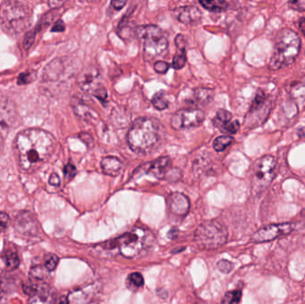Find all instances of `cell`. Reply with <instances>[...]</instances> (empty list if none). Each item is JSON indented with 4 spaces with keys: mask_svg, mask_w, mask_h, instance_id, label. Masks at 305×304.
Returning <instances> with one entry per match:
<instances>
[{
    "mask_svg": "<svg viewBox=\"0 0 305 304\" xmlns=\"http://www.w3.org/2000/svg\"><path fill=\"white\" fill-rule=\"evenodd\" d=\"M126 4H127V2H125V1H120V0H114V1H112V2H111V5L113 6V8H114V9H118V10L121 9Z\"/></svg>",
    "mask_w": 305,
    "mask_h": 304,
    "instance_id": "cell-44",
    "label": "cell"
},
{
    "mask_svg": "<svg viewBox=\"0 0 305 304\" xmlns=\"http://www.w3.org/2000/svg\"><path fill=\"white\" fill-rule=\"evenodd\" d=\"M233 141V137H230V136H220V137H217L213 142V148L216 152H222L230 145H231Z\"/></svg>",
    "mask_w": 305,
    "mask_h": 304,
    "instance_id": "cell-27",
    "label": "cell"
},
{
    "mask_svg": "<svg viewBox=\"0 0 305 304\" xmlns=\"http://www.w3.org/2000/svg\"><path fill=\"white\" fill-rule=\"evenodd\" d=\"M100 72L96 66H89L79 72L77 83L79 89L86 93L92 94L100 85Z\"/></svg>",
    "mask_w": 305,
    "mask_h": 304,
    "instance_id": "cell-12",
    "label": "cell"
},
{
    "mask_svg": "<svg viewBox=\"0 0 305 304\" xmlns=\"http://www.w3.org/2000/svg\"><path fill=\"white\" fill-rule=\"evenodd\" d=\"M175 43H176V46H177L178 50L185 51L186 47H187V40H186L184 35H177V37L175 38Z\"/></svg>",
    "mask_w": 305,
    "mask_h": 304,
    "instance_id": "cell-40",
    "label": "cell"
},
{
    "mask_svg": "<svg viewBox=\"0 0 305 304\" xmlns=\"http://www.w3.org/2000/svg\"><path fill=\"white\" fill-rule=\"evenodd\" d=\"M301 48V38L290 29H282L276 37L274 51L272 53L269 67L277 71L292 65L298 55Z\"/></svg>",
    "mask_w": 305,
    "mask_h": 304,
    "instance_id": "cell-4",
    "label": "cell"
},
{
    "mask_svg": "<svg viewBox=\"0 0 305 304\" xmlns=\"http://www.w3.org/2000/svg\"><path fill=\"white\" fill-rule=\"evenodd\" d=\"M31 11L20 1H5L0 6V24L11 36H19L29 27Z\"/></svg>",
    "mask_w": 305,
    "mask_h": 304,
    "instance_id": "cell-5",
    "label": "cell"
},
{
    "mask_svg": "<svg viewBox=\"0 0 305 304\" xmlns=\"http://www.w3.org/2000/svg\"><path fill=\"white\" fill-rule=\"evenodd\" d=\"M14 228L24 236H34L38 233L36 219L29 212H21L16 216Z\"/></svg>",
    "mask_w": 305,
    "mask_h": 304,
    "instance_id": "cell-13",
    "label": "cell"
},
{
    "mask_svg": "<svg viewBox=\"0 0 305 304\" xmlns=\"http://www.w3.org/2000/svg\"><path fill=\"white\" fill-rule=\"evenodd\" d=\"M58 262V257L55 254H49L45 260V268L48 271H53L55 270Z\"/></svg>",
    "mask_w": 305,
    "mask_h": 304,
    "instance_id": "cell-32",
    "label": "cell"
},
{
    "mask_svg": "<svg viewBox=\"0 0 305 304\" xmlns=\"http://www.w3.org/2000/svg\"><path fill=\"white\" fill-rule=\"evenodd\" d=\"M206 119V114L197 108L179 110L172 117V127L174 130L190 129L200 126Z\"/></svg>",
    "mask_w": 305,
    "mask_h": 304,
    "instance_id": "cell-10",
    "label": "cell"
},
{
    "mask_svg": "<svg viewBox=\"0 0 305 304\" xmlns=\"http://www.w3.org/2000/svg\"><path fill=\"white\" fill-rule=\"evenodd\" d=\"M66 30V24L62 20H59L55 23V25L52 28L53 32H62Z\"/></svg>",
    "mask_w": 305,
    "mask_h": 304,
    "instance_id": "cell-42",
    "label": "cell"
},
{
    "mask_svg": "<svg viewBox=\"0 0 305 304\" xmlns=\"http://www.w3.org/2000/svg\"><path fill=\"white\" fill-rule=\"evenodd\" d=\"M101 168L105 174L111 177H116L123 171L124 164L119 158L107 156L101 161Z\"/></svg>",
    "mask_w": 305,
    "mask_h": 304,
    "instance_id": "cell-19",
    "label": "cell"
},
{
    "mask_svg": "<svg viewBox=\"0 0 305 304\" xmlns=\"http://www.w3.org/2000/svg\"><path fill=\"white\" fill-rule=\"evenodd\" d=\"M154 243V236L147 229L136 228L115 239L107 241L96 248L117 251L126 258L133 259L147 253Z\"/></svg>",
    "mask_w": 305,
    "mask_h": 304,
    "instance_id": "cell-2",
    "label": "cell"
},
{
    "mask_svg": "<svg viewBox=\"0 0 305 304\" xmlns=\"http://www.w3.org/2000/svg\"><path fill=\"white\" fill-rule=\"evenodd\" d=\"M96 288L92 286H89L86 288L73 291L72 294L69 295V301L71 304H86L91 300L94 292Z\"/></svg>",
    "mask_w": 305,
    "mask_h": 304,
    "instance_id": "cell-20",
    "label": "cell"
},
{
    "mask_svg": "<svg viewBox=\"0 0 305 304\" xmlns=\"http://www.w3.org/2000/svg\"><path fill=\"white\" fill-rule=\"evenodd\" d=\"M55 140L51 134L40 129H27L18 134L14 149L22 171L32 172L51 156Z\"/></svg>",
    "mask_w": 305,
    "mask_h": 304,
    "instance_id": "cell-1",
    "label": "cell"
},
{
    "mask_svg": "<svg viewBox=\"0 0 305 304\" xmlns=\"http://www.w3.org/2000/svg\"><path fill=\"white\" fill-rule=\"evenodd\" d=\"M290 96L292 99L302 103L305 101V75L295 80L290 86Z\"/></svg>",
    "mask_w": 305,
    "mask_h": 304,
    "instance_id": "cell-21",
    "label": "cell"
},
{
    "mask_svg": "<svg viewBox=\"0 0 305 304\" xmlns=\"http://www.w3.org/2000/svg\"><path fill=\"white\" fill-rule=\"evenodd\" d=\"M213 96V90L206 88H198L195 90L194 93V99L196 103L200 105H206L209 103Z\"/></svg>",
    "mask_w": 305,
    "mask_h": 304,
    "instance_id": "cell-23",
    "label": "cell"
},
{
    "mask_svg": "<svg viewBox=\"0 0 305 304\" xmlns=\"http://www.w3.org/2000/svg\"><path fill=\"white\" fill-rule=\"evenodd\" d=\"M15 107L10 100L0 98V129L9 130L15 120Z\"/></svg>",
    "mask_w": 305,
    "mask_h": 304,
    "instance_id": "cell-16",
    "label": "cell"
},
{
    "mask_svg": "<svg viewBox=\"0 0 305 304\" xmlns=\"http://www.w3.org/2000/svg\"><path fill=\"white\" fill-rule=\"evenodd\" d=\"M3 147H4V139L3 137H2V135L0 133V154L2 153V150H3Z\"/></svg>",
    "mask_w": 305,
    "mask_h": 304,
    "instance_id": "cell-48",
    "label": "cell"
},
{
    "mask_svg": "<svg viewBox=\"0 0 305 304\" xmlns=\"http://www.w3.org/2000/svg\"><path fill=\"white\" fill-rule=\"evenodd\" d=\"M241 298H242L241 291H230L224 295L221 304H239Z\"/></svg>",
    "mask_w": 305,
    "mask_h": 304,
    "instance_id": "cell-29",
    "label": "cell"
},
{
    "mask_svg": "<svg viewBox=\"0 0 305 304\" xmlns=\"http://www.w3.org/2000/svg\"><path fill=\"white\" fill-rule=\"evenodd\" d=\"M187 63V55L185 51L178 50V53L175 55L174 58L172 60V67L175 70H180L185 66Z\"/></svg>",
    "mask_w": 305,
    "mask_h": 304,
    "instance_id": "cell-30",
    "label": "cell"
},
{
    "mask_svg": "<svg viewBox=\"0 0 305 304\" xmlns=\"http://www.w3.org/2000/svg\"><path fill=\"white\" fill-rule=\"evenodd\" d=\"M288 5L295 10H305V1H302V0H300V1H290V2H288Z\"/></svg>",
    "mask_w": 305,
    "mask_h": 304,
    "instance_id": "cell-41",
    "label": "cell"
},
{
    "mask_svg": "<svg viewBox=\"0 0 305 304\" xmlns=\"http://www.w3.org/2000/svg\"><path fill=\"white\" fill-rule=\"evenodd\" d=\"M178 18L182 24L194 25L198 24L202 19V12L197 7L192 6L181 7L179 9Z\"/></svg>",
    "mask_w": 305,
    "mask_h": 304,
    "instance_id": "cell-18",
    "label": "cell"
},
{
    "mask_svg": "<svg viewBox=\"0 0 305 304\" xmlns=\"http://www.w3.org/2000/svg\"><path fill=\"white\" fill-rule=\"evenodd\" d=\"M65 2H61V1H49L48 5L50 6L52 8H56V7H60Z\"/></svg>",
    "mask_w": 305,
    "mask_h": 304,
    "instance_id": "cell-46",
    "label": "cell"
},
{
    "mask_svg": "<svg viewBox=\"0 0 305 304\" xmlns=\"http://www.w3.org/2000/svg\"><path fill=\"white\" fill-rule=\"evenodd\" d=\"M160 139V125L149 117H140L135 120L129 130L127 140L131 150L136 154L150 153Z\"/></svg>",
    "mask_w": 305,
    "mask_h": 304,
    "instance_id": "cell-3",
    "label": "cell"
},
{
    "mask_svg": "<svg viewBox=\"0 0 305 304\" xmlns=\"http://www.w3.org/2000/svg\"><path fill=\"white\" fill-rule=\"evenodd\" d=\"M154 71L158 73H166L170 68L168 63L164 61H157L154 65Z\"/></svg>",
    "mask_w": 305,
    "mask_h": 304,
    "instance_id": "cell-37",
    "label": "cell"
},
{
    "mask_svg": "<svg viewBox=\"0 0 305 304\" xmlns=\"http://www.w3.org/2000/svg\"><path fill=\"white\" fill-rule=\"evenodd\" d=\"M48 182H49V184L51 185V186L58 187L60 183H61V180H60L58 175L56 174V173H52L51 176L49 177Z\"/></svg>",
    "mask_w": 305,
    "mask_h": 304,
    "instance_id": "cell-43",
    "label": "cell"
},
{
    "mask_svg": "<svg viewBox=\"0 0 305 304\" xmlns=\"http://www.w3.org/2000/svg\"><path fill=\"white\" fill-rule=\"evenodd\" d=\"M72 106L74 113L83 120H91L95 117V114H96L93 113L92 110L89 109L86 105L79 101H72Z\"/></svg>",
    "mask_w": 305,
    "mask_h": 304,
    "instance_id": "cell-22",
    "label": "cell"
},
{
    "mask_svg": "<svg viewBox=\"0 0 305 304\" xmlns=\"http://www.w3.org/2000/svg\"><path fill=\"white\" fill-rule=\"evenodd\" d=\"M200 5L206 8L207 10L219 13L221 11H224L228 7V3L225 1H219V0H210V1H200Z\"/></svg>",
    "mask_w": 305,
    "mask_h": 304,
    "instance_id": "cell-24",
    "label": "cell"
},
{
    "mask_svg": "<svg viewBox=\"0 0 305 304\" xmlns=\"http://www.w3.org/2000/svg\"><path fill=\"white\" fill-rule=\"evenodd\" d=\"M171 165V159L167 156L158 158L154 161L145 164L140 169H144L143 171L147 174H151L157 178H166L168 173L169 167Z\"/></svg>",
    "mask_w": 305,
    "mask_h": 304,
    "instance_id": "cell-15",
    "label": "cell"
},
{
    "mask_svg": "<svg viewBox=\"0 0 305 304\" xmlns=\"http://www.w3.org/2000/svg\"><path fill=\"white\" fill-rule=\"evenodd\" d=\"M228 231L219 221H206L199 226L195 234L196 244L202 249H215L225 245Z\"/></svg>",
    "mask_w": 305,
    "mask_h": 304,
    "instance_id": "cell-8",
    "label": "cell"
},
{
    "mask_svg": "<svg viewBox=\"0 0 305 304\" xmlns=\"http://www.w3.org/2000/svg\"><path fill=\"white\" fill-rule=\"evenodd\" d=\"M232 115L226 110L219 109L217 112L216 117L213 119V125L218 128L221 132L226 134L237 133L239 130V123L237 120L231 121Z\"/></svg>",
    "mask_w": 305,
    "mask_h": 304,
    "instance_id": "cell-14",
    "label": "cell"
},
{
    "mask_svg": "<svg viewBox=\"0 0 305 304\" xmlns=\"http://www.w3.org/2000/svg\"><path fill=\"white\" fill-rule=\"evenodd\" d=\"M299 25H300V28H301V30H302V32L304 33L305 35V19L304 18H302L301 20H300V23H299Z\"/></svg>",
    "mask_w": 305,
    "mask_h": 304,
    "instance_id": "cell-47",
    "label": "cell"
},
{
    "mask_svg": "<svg viewBox=\"0 0 305 304\" xmlns=\"http://www.w3.org/2000/svg\"><path fill=\"white\" fill-rule=\"evenodd\" d=\"M35 35H36V31H29L27 34L25 35L24 39V47L26 50H29L31 46L34 43Z\"/></svg>",
    "mask_w": 305,
    "mask_h": 304,
    "instance_id": "cell-34",
    "label": "cell"
},
{
    "mask_svg": "<svg viewBox=\"0 0 305 304\" xmlns=\"http://www.w3.org/2000/svg\"><path fill=\"white\" fill-rule=\"evenodd\" d=\"M127 287L130 290L136 291L144 285V278L140 273H132L128 277Z\"/></svg>",
    "mask_w": 305,
    "mask_h": 304,
    "instance_id": "cell-25",
    "label": "cell"
},
{
    "mask_svg": "<svg viewBox=\"0 0 305 304\" xmlns=\"http://www.w3.org/2000/svg\"><path fill=\"white\" fill-rule=\"evenodd\" d=\"M76 173H77V170H76L75 166L72 164H66L64 168V174L67 180H71L74 178Z\"/></svg>",
    "mask_w": 305,
    "mask_h": 304,
    "instance_id": "cell-33",
    "label": "cell"
},
{
    "mask_svg": "<svg viewBox=\"0 0 305 304\" xmlns=\"http://www.w3.org/2000/svg\"><path fill=\"white\" fill-rule=\"evenodd\" d=\"M5 265L8 270H14L17 269L20 265V259L18 257L17 253L14 252L8 251L5 254Z\"/></svg>",
    "mask_w": 305,
    "mask_h": 304,
    "instance_id": "cell-26",
    "label": "cell"
},
{
    "mask_svg": "<svg viewBox=\"0 0 305 304\" xmlns=\"http://www.w3.org/2000/svg\"><path fill=\"white\" fill-rule=\"evenodd\" d=\"M271 101L263 90L259 89L255 96L253 105L251 106L250 112L247 117V123L253 126H259L267 119L271 112Z\"/></svg>",
    "mask_w": 305,
    "mask_h": 304,
    "instance_id": "cell-9",
    "label": "cell"
},
{
    "mask_svg": "<svg viewBox=\"0 0 305 304\" xmlns=\"http://www.w3.org/2000/svg\"><path fill=\"white\" fill-rule=\"evenodd\" d=\"M277 173V161L265 155L254 161L251 170V189L254 195H261L273 181Z\"/></svg>",
    "mask_w": 305,
    "mask_h": 304,
    "instance_id": "cell-7",
    "label": "cell"
},
{
    "mask_svg": "<svg viewBox=\"0 0 305 304\" xmlns=\"http://www.w3.org/2000/svg\"><path fill=\"white\" fill-rule=\"evenodd\" d=\"M217 267L223 273H229L232 270V264L227 260H219L217 264Z\"/></svg>",
    "mask_w": 305,
    "mask_h": 304,
    "instance_id": "cell-39",
    "label": "cell"
},
{
    "mask_svg": "<svg viewBox=\"0 0 305 304\" xmlns=\"http://www.w3.org/2000/svg\"><path fill=\"white\" fill-rule=\"evenodd\" d=\"M137 34L143 41L145 60L150 62L165 55L168 48V39L156 25H145L137 29Z\"/></svg>",
    "mask_w": 305,
    "mask_h": 304,
    "instance_id": "cell-6",
    "label": "cell"
},
{
    "mask_svg": "<svg viewBox=\"0 0 305 304\" xmlns=\"http://www.w3.org/2000/svg\"><path fill=\"white\" fill-rule=\"evenodd\" d=\"M10 224V217L5 212H0V232H3Z\"/></svg>",
    "mask_w": 305,
    "mask_h": 304,
    "instance_id": "cell-36",
    "label": "cell"
},
{
    "mask_svg": "<svg viewBox=\"0 0 305 304\" xmlns=\"http://www.w3.org/2000/svg\"><path fill=\"white\" fill-rule=\"evenodd\" d=\"M152 104L156 109L160 110V111L168 108L169 106L168 100L165 97L164 92L156 93L152 98Z\"/></svg>",
    "mask_w": 305,
    "mask_h": 304,
    "instance_id": "cell-28",
    "label": "cell"
},
{
    "mask_svg": "<svg viewBox=\"0 0 305 304\" xmlns=\"http://www.w3.org/2000/svg\"><path fill=\"white\" fill-rule=\"evenodd\" d=\"M36 76H37V73L34 71H26V72L22 73L18 77V84L19 85L29 84V83H31L36 79Z\"/></svg>",
    "mask_w": 305,
    "mask_h": 304,
    "instance_id": "cell-31",
    "label": "cell"
},
{
    "mask_svg": "<svg viewBox=\"0 0 305 304\" xmlns=\"http://www.w3.org/2000/svg\"><path fill=\"white\" fill-rule=\"evenodd\" d=\"M294 225L291 223L272 224L262 227L252 236V241L254 243H265L272 241L280 236H287L293 230Z\"/></svg>",
    "mask_w": 305,
    "mask_h": 304,
    "instance_id": "cell-11",
    "label": "cell"
},
{
    "mask_svg": "<svg viewBox=\"0 0 305 304\" xmlns=\"http://www.w3.org/2000/svg\"><path fill=\"white\" fill-rule=\"evenodd\" d=\"M93 96H96L97 99L103 102L106 101L107 98V89H105V87L103 86H99L97 89H95V91L92 93Z\"/></svg>",
    "mask_w": 305,
    "mask_h": 304,
    "instance_id": "cell-35",
    "label": "cell"
},
{
    "mask_svg": "<svg viewBox=\"0 0 305 304\" xmlns=\"http://www.w3.org/2000/svg\"><path fill=\"white\" fill-rule=\"evenodd\" d=\"M79 138L80 140L83 141V143L86 145L88 148L91 149L94 147V140H93V137L89 135V133L86 132H82L79 134Z\"/></svg>",
    "mask_w": 305,
    "mask_h": 304,
    "instance_id": "cell-38",
    "label": "cell"
},
{
    "mask_svg": "<svg viewBox=\"0 0 305 304\" xmlns=\"http://www.w3.org/2000/svg\"><path fill=\"white\" fill-rule=\"evenodd\" d=\"M168 205L170 210L178 216H185L190 207L189 198L181 193H172L170 195Z\"/></svg>",
    "mask_w": 305,
    "mask_h": 304,
    "instance_id": "cell-17",
    "label": "cell"
},
{
    "mask_svg": "<svg viewBox=\"0 0 305 304\" xmlns=\"http://www.w3.org/2000/svg\"><path fill=\"white\" fill-rule=\"evenodd\" d=\"M54 304H71L70 303V301H69V299L66 296H63V297H60L55 301V303Z\"/></svg>",
    "mask_w": 305,
    "mask_h": 304,
    "instance_id": "cell-45",
    "label": "cell"
}]
</instances>
